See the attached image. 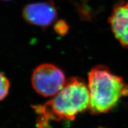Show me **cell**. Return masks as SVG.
Returning <instances> with one entry per match:
<instances>
[{"mask_svg": "<svg viewBox=\"0 0 128 128\" xmlns=\"http://www.w3.org/2000/svg\"><path fill=\"white\" fill-rule=\"evenodd\" d=\"M10 82L9 80L5 76L2 74H1V94H0V99L2 100L6 98L9 92Z\"/></svg>", "mask_w": 128, "mask_h": 128, "instance_id": "obj_6", "label": "cell"}, {"mask_svg": "<svg viewBox=\"0 0 128 128\" xmlns=\"http://www.w3.org/2000/svg\"><path fill=\"white\" fill-rule=\"evenodd\" d=\"M4 1H10V0H4Z\"/></svg>", "mask_w": 128, "mask_h": 128, "instance_id": "obj_9", "label": "cell"}, {"mask_svg": "<svg viewBox=\"0 0 128 128\" xmlns=\"http://www.w3.org/2000/svg\"><path fill=\"white\" fill-rule=\"evenodd\" d=\"M109 23L116 39L128 49V0L115 5L109 17Z\"/></svg>", "mask_w": 128, "mask_h": 128, "instance_id": "obj_5", "label": "cell"}, {"mask_svg": "<svg viewBox=\"0 0 128 128\" xmlns=\"http://www.w3.org/2000/svg\"><path fill=\"white\" fill-rule=\"evenodd\" d=\"M23 16L28 23L46 27L55 20L57 12L52 2H36L24 8Z\"/></svg>", "mask_w": 128, "mask_h": 128, "instance_id": "obj_4", "label": "cell"}, {"mask_svg": "<svg viewBox=\"0 0 128 128\" xmlns=\"http://www.w3.org/2000/svg\"><path fill=\"white\" fill-rule=\"evenodd\" d=\"M65 75L60 69L51 64H44L33 71L32 84L33 88L44 97L55 96L65 86Z\"/></svg>", "mask_w": 128, "mask_h": 128, "instance_id": "obj_3", "label": "cell"}, {"mask_svg": "<svg viewBox=\"0 0 128 128\" xmlns=\"http://www.w3.org/2000/svg\"><path fill=\"white\" fill-rule=\"evenodd\" d=\"M90 106V93L88 86L77 77L68 79L63 88L52 99L43 105L33 106L38 115L49 120H72L78 114Z\"/></svg>", "mask_w": 128, "mask_h": 128, "instance_id": "obj_1", "label": "cell"}, {"mask_svg": "<svg viewBox=\"0 0 128 128\" xmlns=\"http://www.w3.org/2000/svg\"><path fill=\"white\" fill-rule=\"evenodd\" d=\"M89 108L92 114L107 113L128 95V85L120 76L103 65L92 68L88 74Z\"/></svg>", "mask_w": 128, "mask_h": 128, "instance_id": "obj_2", "label": "cell"}, {"mask_svg": "<svg viewBox=\"0 0 128 128\" xmlns=\"http://www.w3.org/2000/svg\"><path fill=\"white\" fill-rule=\"evenodd\" d=\"M69 27L66 22L63 20L58 21L54 26V30L60 36H64L68 31Z\"/></svg>", "mask_w": 128, "mask_h": 128, "instance_id": "obj_7", "label": "cell"}, {"mask_svg": "<svg viewBox=\"0 0 128 128\" xmlns=\"http://www.w3.org/2000/svg\"></svg>", "mask_w": 128, "mask_h": 128, "instance_id": "obj_10", "label": "cell"}, {"mask_svg": "<svg viewBox=\"0 0 128 128\" xmlns=\"http://www.w3.org/2000/svg\"><path fill=\"white\" fill-rule=\"evenodd\" d=\"M37 128H51L49 126V120L44 116L39 115L36 123Z\"/></svg>", "mask_w": 128, "mask_h": 128, "instance_id": "obj_8", "label": "cell"}]
</instances>
